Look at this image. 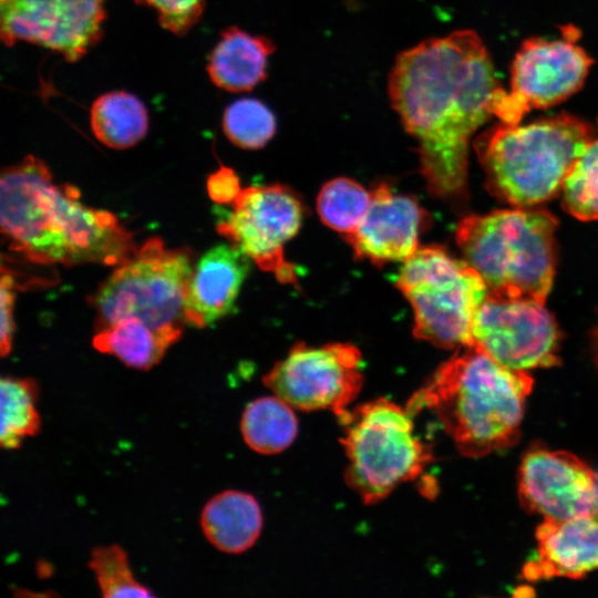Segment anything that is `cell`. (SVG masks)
Segmentation results:
<instances>
[{
	"instance_id": "6da1fadb",
	"label": "cell",
	"mask_w": 598,
	"mask_h": 598,
	"mask_svg": "<svg viewBox=\"0 0 598 598\" xmlns=\"http://www.w3.org/2000/svg\"><path fill=\"white\" fill-rule=\"evenodd\" d=\"M501 87L488 51L472 30L427 39L395 59L391 105L419 143L421 172L433 195L450 199L465 192L470 140L493 116Z\"/></svg>"
},
{
	"instance_id": "7a4b0ae2",
	"label": "cell",
	"mask_w": 598,
	"mask_h": 598,
	"mask_svg": "<svg viewBox=\"0 0 598 598\" xmlns=\"http://www.w3.org/2000/svg\"><path fill=\"white\" fill-rule=\"evenodd\" d=\"M0 223L11 250L44 265L116 266L137 247L115 215L85 206L33 155L1 173Z\"/></svg>"
},
{
	"instance_id": "3957f363",
	"label": "cell",
	"mask_w": 598,
	"mask_h": 598,
	"mask_svg": "<svg viewBox=\"0 0 598 598\" xmlns=\"http://www.w3.org/2000/svg\"><path fill=\"white\" fill-rule=\"evenodd\" d=\"M532 388L529 373L470 346L443 363L408 408L434 411L460 453L481 457L518 440Z\"/></svg>"
},
{
	"instance_id": "277c9868",
	"label": "cell",
	"mask_w": 598,
	"mask_h": 598,
	"mask_svg": "<svg viewBox=\"0 0 598 598\" xmlns=\"http://www.w3.org/2000/svg\"><path fill=\"white\" fill-rule=\"evenodd\" d=\"M595 138L585 121L560 113L529 124L501 123L483 132L474 148L495 197L530 207L554 197Z\"/></svg>"
},
{
	"instance_id": "5b68a950",
	"label": "cell",
	"mask_w": 598,
	"mask_h": 598,
	"mask_svg": "<svg viewBox=\"0 0 598 598\" xmlns=\"http://www.w3.org/2000/svg\"><path fill=\"white\" fill-rule=\"evenodd\" d=\"M557 220L545 209L518 207L463 218L456 243L482 277L487 297L545 303L551 288Z\"/></svg>"
},
{
	"instance_id": "8992f818",
	"label": "cell",
	"mask_w": 598,
	"mask_h": 598,
	"mask_svg": "<svg viewBox=\"0 0 598 598\" xmlns=\"http://www.w3.org/2000/svg\"><path fill=\"white\" fill-rule=\"evenodd\" d=\"M412 416L408 406L380 398L338 417L348 458L346 480L364 503L382 501L400 484L415 480L430 462Z\"/></svg>"
},
{
	"instance_id": "52a82bcc",
	"label": "cell",
	"mask_w": 598,
	"mask_h": 598,
	"mask_svg": "<svg viewBox=\"0 0 598 598\" xmlns=\"http://www.w3.org/2000/svg\"><path fill=\"white\" fill-rule=\"evenodd\" d=\"M194 265L187 248H168L157 237L147 239L116 265L93 296L97 329L136 317L156 330L182 332Z\"/></svg>"
},
{
	"instance_id": "ba28073f",
	"label": "cell",
	"mask_w": 598,
	"mask_h": 598,
	"mask_svg": "<svg viewBox=\"0 0 598 598\" xmlns=\"http://www.w3.org/2000/svg\"><path fill=\"white\" fill-rule=\"evenodd\" d=\"M396 286L414 312V336L437 347L472 344V322L487 295L480 274L440 246L419 248L406 259Z\"/></svg>"
},
{
	"instance_id": "9c48e42d",
	"label": "cell",
	"mask_w": 598,
	"mask_h": 598,
	"mask_svg": "<svg viewBox=\"0 0 598 598\" xmlns=\"http://www.w3.org/2000/svg\"><path fill=\"white\" fill-rule=\"evenodd\" d=\"M591 64L576 30L567 28L561 39L525 40L512 63L509 89L501 87L493 99V116L519 124L528 112L567 100L581 89Z\"/></svg>"
},
{
	"instance_id": "30bf717a",
	"label": "cell",
	"mask_w": 598,
	"mask_h": 598,
	"mask_svg": "<svg viewBox=\"0 0 598 598\" xmlns=\"http://www.w3.org/2000/svg\"><path fill=\"white\" fill-rule=\"evenodd\" d=\"M362 357L350 343L296 344L264 377V384L295 410L349 411L362 384Z\"/></svg>"
},
{
	"instance_id": "8fae6325",
	"label": "cell",
	"mask_w": 598,
	"mask_h": 598,
	"mask_svg": "<svg viewBox=\"0 0 598 598\" xmlns=\"http://www.w3.org/2000/svg\"><path fill=\"white\" fill-rule=\"evenodd\" d=\"M302 217V203L287 186H251L241 189L231 209L219 216L217 230L262 270L297 286L283 247L298 233Z\"/></svg>"
},
{
	"instance_id": "7c38bea8",
	"label": "cell",
	"mask_w": 598,
	"mask_h": 598,
	"mask_svg": "<svg viewBox=\"0 0 598 598\" xmlns=\"http://www.w3.org/2000/svg\"><path fill=\"white\" fill-rule=\"evenodd\" d=\"M545 303L485 297L472 322V344L514 370L558 363L559 331Z\"/></svg>"
},
{
	"instance_id": "4fadbf2b",
	"label": "cell",
	"mask_w": 598,
	"mask_h": 598,
	"mask_svg": "<svg viewBox=\"0 0 598 598\" xmlns=\"http://www.w3.org/2000/svg\"><path fill=\"white\" fill-rule=\"evenodd\" d=\"M105 0H9L1 3L0 30L6 45L30 42L74 62L103 34Z\"/></svg>"
},
{
	"instance_id": "5bb4252c",
	"label": "cell",
	"mask_w": 598,
	"mask_h": 598,
	"mask_svg": "<svg viewBox=\"0 0 598 598\" xmlns=\"http://www.w3.org/2000/svg\"><path fill=\"white\" fill-rule=\"evenodd\" d=\"M595 472L566 451L532 447L518 470L523 507L545 519L594 516Z\"/></svg>"
},
{
	"instance_id": "9a60e30c",
	"label": "cell",
	"mask_w": 598,
	"mask_h": 598,
	"mask_svg": "<svg viewBox=\"0 0 598 598\" xmlns=\"http://www.w3.org/2000/svg\"><path fill=\"white\" fill-rule=\"evenodd\" d=\"M419 202L396 194L380 183L371 190V203L358 229L346 236L357 259L377 266L405 261L419 249V237L426 223Z\"/></svg>"
},
{
	"instance_id": "2e32d148",
	"label": "cell",
	"mask_w": 598,
	"mask_h": 598,
	"mask_svg": "<svg viewBox=\"0 0 598 598\" xmlns=\"http://www.w3.org/2000/svg\"><path fill=\"white\" fill-rule=\"evenodd\" d=\"M537 555L523 568L526 579H578L598 569V518L544 519L536 530Z\"/></svg>"
},
{
	"instance_id": "e0dca14e",
	"label": "cell",
	"mask_w": 598,
	"mask_h": 598,
	"mask_svg": "<svg viewBox=\"0 0 598 598\" xmlns=\"http://www.w3.org/2000/svg\"><path fill=\"white\" fill-rule=\"evenodd\" d=\"M251 259L237 246L208 249L194 265L186 296V322L204 328L227 315L247 277Z\"/></svg>"
},
{
	"instance_id": "ac0fdd59",
	"label": "cell",
	"mask_w": 598,
	"mask_h": 598,
	"mask_svg": "<svg viewBox=\"0 0 598 598\" xmlns=\"http://www.w3.org/2000/svg\"><path fill=\"white\" fill-rule=\"evenodd\" d=\"M275 50V44L267 37L229 27L220 33L208 56V76L225 91H251L267 78L269 58Z\"/></svg>"
},
{
	"instance_id": "d6986e66",
	"label": "cell",
	"mask_w": 598,
	"mask_h": 598,
	"mask_svg": "<svg viewBox=\"0 0 598 598\" xmlns=\"http://www.w3.org/2000/svg\"><path fill=\"white\" fill-rule=\"evenodd\" d=\"M200 527L218 550L240 554L258 539L262 514L256 498L240 491H225L210 498L200 513Z\"/></svg>"
},
{
	"instance_id": "ffe728a7",
	"label": "cell",
	"mask_w": 598,
	"mask_h": 598,
	"mask_svg": "<svg viewBox=\"0 0 598 598\" xmlns=\"http://www.w3.org/2000/svg\"><path fill=\"white\" fill-rule=\"evenodd\" d=\"M182 332L156 330L136 317L121 319L99 328L93 347L115 357L126 367L150 370L156 365Z\"/></svg>"
},
{
	"instance_id": "44dd1931",
	"label": "cell",
	"mask_w": 598,
	"mask_h": 598,
	"mask_svg": "<svg viewBox=\"0 0 598 598\" xmlns=\"http://www.w3.org/2000/svg\"><path fill=\"white\" fill-rule=\"evenodd\" d=\"M90 124L95 137L105 146L126 150L142 141L148 130L144 103L126 91L100 95L92 104Z\"/></svg>"
},
{
	"instance_id": "7402d4cb",
	"label": "cell",
	"mask_w": 598,
	"mask_h": 598,
	"mask_svg": "<svg viewBox=\"0 0 598 598\" xmlns=\"http://www.w3.org/2000/svg\"><path fill=\"white\" fill-rule=\"evenodd\" d=\"M293 410L276 395L250 402L240 421L246 444L260 454H276L289 447L298 433Z\"/></svg>"
},
{
	"instance_id": "603a6c76",
	"label": "cell",
	"mask_w": 598,
	"mask_h": 598,
	"mask_svg": "<svg viewBox=\"0 0 598 598\" xmlns=\"http://www.w3.org/2000/svg\"><path fill=\"white\" fill-rule=\"evenodd\" d=\"M0 398V444L3 448L14 450L41 429V419L35 406L38 385L30 378L2 377Z\"/></svg>"
},
{
	"instance_id": "cb8c5ba5",
	"label": "cell",
	"mask_w": 598,
	"mask_h": 598,
	"mask_svg": "<svg viewBox=\"0 0 598 598\" xmlns=\"http://www.w3.org/2000/svg\"><path fill=\"white\" fill-rule=\"evenodd\" d=\"M370 203L371 192L353 179L338 177L322 186L317 210L326 226L348 236L358 229Z\"/></svg>"
},
{
	"instance_id": "d4e9b609",
	"label": "cell",
	"mask_w": 598,
	"mask_h": 598,
	"mask_svg": "<svg viewBox=\"0 0 598 598\" xmlns=\"http://www.w3.org/2000/svg\"><path fill=\"white\" fill-rule=\"evenodd\" d=\"M223 131L236 146L259 150L274 137L277 120L260 100L243 97L229 104L223 114Z\"/></svg>"
},
{
	"instance_id": "484cf974",
	"label": "cell",
	"mask_w": 598,
	"mask_h": 598,
	"mask_svg": "<svg viewBox=\"0 0 598 598\" xmlns=\"http://www.w3.org/2000/svg\"><path fill=\"white\" fill-rule=\"evenodd\" d=\"M561 203L580 220H598V138L587 145L564 179Z\"/></svg>"
},
{
	"instance_id": "4316f807",
	"label": "cell",
	"mask_w": 598,
	"mask_h": 598,
	"mask_svg": "<svg viewBox=\"0 0 598 598\" xmlns=\"http://www.w3.org/2000/svg\"><path fill=\"white\" fill-rule=\"evenodd\" d=\"M89 568L105 598L154 597L153 592L135 578L127 554L118 545L93 548Z\"/></svg>"
},
{
	"instance_id": "83f0119b",
	"label": "cell",
	"mask_w": 598,
	"mask_h": 598,
	"mask_svg": "<svg viewBox=\"0 0 598 598\" xmlns=\"http://www.w3.org/2000/svg\"><path fill=\"white\" fill-rule=\"evenodd\" d=\"M154 9L161 25L176 35H184L199 20L206 0H134Z\"/></svg>"
},
{
	"instance_id": "f1b7e54d",
	"label": "cell",
	"mask_w": 598,
	"mask_h": 598,
	"mask_svg": "<svg viewBox=\"0 0 598 598\" xmlns=\"http://www.w3.org/2000/svg\"><path fill=\"white\" fill-rule=\"evenodd\" d=\"M14 277L9 269L2 266L0 279V307H1V327H0V353L7 357L12 349L14 333Z\"/></svg>"
},
{
	"instance_id": "f546056e",
	"label": "cell",
	"mask_w": 598,
	"mask_h": 598,
	"mask_svg": "<svg viewBox=\"0 0 598 598\" xmlns=\"http://www.w3.org/2000/svg\"><path fill=\"white\" fill-rule=\"evenodd\" d=\"M207 190L219 204H231L241 192L238 177L228 167H220L208 177Z\"/></svg>"
},
{
	"instance_id": "4dcf8cb0",
	"label": "cell",
	"mask_w": 598,
	"mask_h": 598,
	"mask_svg": "<svg viewBox=\"0 0 598 598\" xmlns=\"http://www.w3.org/2000/svg\"><path fill=\"white\" fill-rule=\"evenodd\" d=\"M590 343H591V351H592L594 360L596 364L598 365V323L595 326L594 330L591 331Z\"/></svg>"
},
{
	"instance_id": "1f68e13d",
	"label": "cell",
	"mask_w": 598,
	"mask_h": 598,
	"mask_svg": "<svg viewBox=\"0 0 598 598\" xmlns=\"http://www.w3.org/2000/svg\"><path fill=\"white\" fill-rule=\"evenodd\" d=\"M594 496H595L594 517L598 518V471L595 472Z\"/></svg>"
},
{
	"instance_id": "d6a6232c",
	"label": "cell",
	"mask_w": 598,
	"mask_h": 598,
	"mask_svg": "<svg viewBox=\"0 0 598 598\" xmlns=\"http://www.w3.org/2000/svg\"><path fill=\"white\" fill-rule=\"evenodd\" d=\"M6 1H9V0H0V3L6 2Z\"/></svg>"
}]
</instances>
